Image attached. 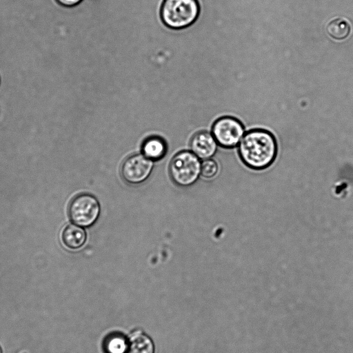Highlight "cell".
Returning a JSON list of instances; mask_svg holds the SVG:
<instances>
[{
  "label": "cell",
  "instance_id": "cell-1",
  "mask_svg": "<svg viewBox=\"0 0 353 353\" xmlns=\"http://www.w3.org/2000/svg\"><path fill=\"white\" fill-rule=\"evenodd\" d=\"M241 161L248 168L262 170L269 168L277 156L276 140L270 131L256 128L245 133L238 148Z\"/></svg>",
  "mask_w": 353,
  "mask_h": 353
},
{
  "label": "cell",
  "instance_id": "cell-2",
  "mask_svg": "<svg viewBox=\"0 0 353 353\" xmlns=\"http://www.w3.org/2000/svg\"><path fill=\"white\" fill-rule=\"evenodd\" d=\"M199 12L200 6L197 0H164L160 16L165 26L180 30L193 24Z\"/></svg>",
  "mask_w": 353,
  "mask_h": 353
},
{
  "label": "cell",
  "instance_id": "cell-3",
  "mask_svg": "<svg viewBox=\"0 0 353 353\" xmlns=\"http://www.w3.org/2000/svg\"><path fill=\"white\" fill-rule=\"evenodd\" d=\"M200 159L192 152L183 150L177 152L171 159L169 174L172 181L181 187L194 184L201 174Z\"/></svg>",
  "mask_w": 353,
  "mask_h": 353
},
{
  "label": "cell",
  "instance_id": "cell-4",
  "mask_svg": "<svg viewBox=\"0 0 353 353\" xmlns=\"http://www.w3.org/2000/svg\"><path fill=\"white\" fill-rule=\"evenodd\" d=\"M101 207L97 199L92 194L82 193L71 201L68 207L70 220L81 227L88 228L97 221Z\"/></svg>",
  "mask_w": 353,
  "mask_h": 353
},
{
  "label": "cell",
  "instance_id": "cell-5",
  "mask_svg": "<svg viewBox=\"0 0 353 353\" xmlns=\"http://www.w3.org/2000/svg\"><path fill=\"white\" fill-rule=\"evenodd\" d=\"M212 134L219 145L230 149L239 144L245 134V127L238 119L224 116L214 122Z\"/></svg>",
  "mask_w": 353,
  "mask_h": 353
},
{
  "label": "cell",
  "instance_id": "cell-6",
  "mask_svg": "<svg viewBox=\"0 0 353 353\" xmlns=\"http://www.w3.org/2000/svg\"><path fill=\"white\" fill-rule=\"evenodd\" d=\"M153 166V161L143 154H132L123 161L121 176L127 183L138 185L145 181L150 176Z\"/></svg>",
  "mask_w": 353,
  "mask_h": 353
},
{
  "label": "cell",
  "instance_id": "cell-7",
  "mask_svg": "<svg viewBox=\"0 0 353 353\" xmlns=\"http://www.w3.org/2000/svg\"><path fill=\"white\" fill-rule=\"evenodd\" d=\"M218 143L212 133L202 130L194 134L190 139L192 152L200 159L212 157L217 150Z\"/></svg>",
  "mask_w": 353,
  "mask_h": 353
},
{
  "label": "cell",
  "instance_id": "cell-8",
  "mask_svg": "<svg viewBox=\"0 0 353 353\" xmlns=\"http://www.w3.org/2000/svg\"><path fill=\"white\" fill-rule=\"evenodd\" d=\"M167 149L165 141L159 136H150L141 144L142 154L153 161L163 159Z\"/></svg>",
  "mask_w": 353,
  "mask_h": 353
},
{
  "label": "cell",
  "instance_id": "cell-9",
  "mask_svg": "<svg viewBox=\"0 0 353 353\" xmlns=\"http://www.w3.org/2000/svg\"><path fill=\"white\" fill-rule=\"evenodd\" d=\"M85 231L77 225H67L63 231V243L70 249H78L82 247L86 241Z\"/></svg>",
  "mask_w": 353,
  "mask_h": 353
},
{
  "label": "cell",
  "instance_id": "cell-10",
  "mask_svg": "<svg viewBox=\"0 0 353 353\" xmlns=\"http://www.w3.org/2000/svg\"><path fill=\"white\" fill-rule=\"evenodd\" d=\"M152 339L141 331L133 333L128 341L126 353H154Z\"/></svg>",
  "mask_w": 353,
  "mask_h": 353
},
{
  "label": "cell",
  "instance_id": "cell-11",
  "mask_svg": "<svg viewBox=\"0 0 353 353\" xmlns=\"http://www.w3.org/2000/svg\"><path fill=\"white\" fill-rule=\"evenodd\" d=\"M128 341L120 333L109 334L104 340L103 350L105 353H126Z\"/></svg>",
  "mask_w": 353,
  "mask_h": 353
},
{
  "label": "cell",
  "instance_id": "cell-12",
  "mask_svg": "<svg viewBox=\"0 0 353 353\" xmlns=\"http://www.w3.org/2000/svg\"><path fill=\"white\" fill-rule=\"evenodd\" d=\"M327 32L332 38L336 40H343L350 35L351 26L347 19L337 18L328 23Z\"/></svg>",
  "mask_w": 353,
  "mask_h": 353
},
{
  "label": "cell",
  "instance_id": "cell-13",
  "mask_svg": "<svg viewBox=\"0 0 353 353\" xmlns=\"http://www.w3.org/2000/svg\"><path fill=\"white\" fill-rule=\"evenodd\" d=\"M219 170V166L216 162L208 159L201 163V174L207 179H211L216 175Z\"/></svg>",
  "mask_w": 353,
  "mask_h": 353
},
{
  "label": "cell",
  "instance_id": "cell-14",
  "mask_svg": "<svg viewBox=\"0 0 353 353\" xmlns=\"http://www.w3.org/2000/svg\"><path fill=\"white\" fill-rule=\"evenodd\" d=\"M64 7H72L79 4L82 0H55Z\"/></svg>",
  "mask_w": 353,
  "mask_h": 353
},
{
  "label": "cell",
  "instance_id": "cell-15",
  "mask_svg": "<svg viewBox=\"0 0 353 353\" xmlns=\"http://www.w3.org/2000/svg\"><path fill=\"white\" fill-rule=\"evenodd\" d=\"M0 353H2V351H1V347H0Z\"/></svg>",
  "mask_w": 353,
  "mask_h": 353
}]
</instances>
